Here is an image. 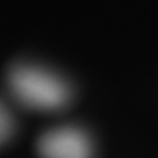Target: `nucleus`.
Wrapping results in <instances>:
<instances>
[{
	"label": "nucleus",
	"instance_id": "1",
	"mask_svg": "<svg viewBox=\"0 0 158 158\" xmlns=\"http://www.w3.org/2000/svg\"><path fill=\"white\" fill-rule=\"evenodd\" d=\"M7 88L23 107L59 111L70 101L72 91L59 73L34 63H18L7 72Z\"/></svg>",
	"mask_w": 158,
	"mask_h": 158
},
{
	"label": "nucleus",
	"instance_id": "2",
	"mask_svg": "<svg viewBox=\"0 0 158 158\" xmlns=\"http://www.w3.org/2000/svg\"><path fill=\"white\" fill-rule=\"evenodd\" d=\"M37 151L41 158H92V143L84 130L63 126L41 135Z\"/></svg>",
	"mask_w": 158,
	"mask_h": 158
},
{
	"label": "nucleus",
	"instance_id": "3",
	"mask_svg": "<svg viewBox=\"0 0 158 158\" xmlns=\"http://www.w3.org/2000/svg\"><path fill=\"white\" fill-rule=\"evenodd\" d=\"M13 132V120L9 113V110L5 107V104L0 101V145L5 143L10 138Z\"/></svg>",
	"mask_w": 158,
	"mask_h": 158
}]
</instances>
